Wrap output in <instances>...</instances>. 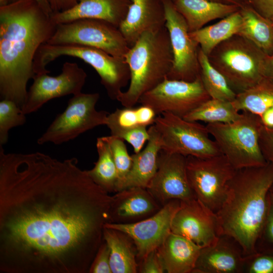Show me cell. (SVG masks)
I'll return each mask as SVG.
<instances>
[{"mask_svg":"<svg viewBox=\"0 0 273 273\" xmlns=\"http://www.w3.org/2000/svg\"><path fill=\"white\" fill-rule=\"evenodd\" d=\"M232 102L239 111H247L260 116L273 107V80L263 77L250 88L237 94Z\"/></svg>","mask_w":273,"mask_h":273,"instance_id":"29","label":"cell"},{"mask_svg":"<svg viewBox=\"0 0 273 273\" xmlns=\"http://www.w3.org/2000/svg\"><path fill=\"white\" fill-rule=\"evenodd\" d=\"M201 249L188 238L171 232L157 250L166 272L192 273Z\"/></svg>","mask_w":273,"mask_h":273,"instance_id":"23","label":"cell"},{"mask_svg":"<svg viewBox=\"0 0 273 273\" xmlns=\"http://www.w3.org/2000/svg\"><path fill=\"white\" fill-rule=\"evenodd\" d=\"M268 56L251 41L236 34L218 44L208 58L239 94L264 76Z\"/></svg>","mask_w":273,"mask_h":273,"instance_id":"6","label":"cell"},{"mask_svg":"<svg viewBox=\"0 0 273 273\" xmlns=\"http://www.w3.org/2000/svg\"><path fill=\"white\" fill-rule=\"evenodd\" d=\"M138 272H166L157 249L148 254L139 262Z\"/></svg>","mask_w":273,"mask_h":273,"instance_id":"38","label":"cell"},{"mask_svg":"<svg viewBox=\"0 0 273 273\" xmlns=\"http://www.w3.org/2000/svg\"><path fill=\"white\" fill-rule=\"evenodd\" d=\"M259 143L265 160L273 164V127L262 125L260 130Z\"/></svg>","mask_w":273,"mask_h":273,"instance_id":"40","label":"cell"},{"mask_svg":"<svg viewBox=\"0 0 273 273\" xmlns=\"http://www.w3.org/2000/svg\"><path fill=\"white\" fill-rule=\"evenodd\" d=\"M48 73L35 74L22 107L27 115L37 111L45 103L57 98L81 92L87 74L76 63L65 62L61 73L52 76Z\"/></svg>","mask_w":273,"mask_h":273,"instance_id":"14","label":"cell"},{"mask_svg":"<svg viewBox=\"0 0 273 273\" xmlns=\"http://www.w3.org/2000/svg\"><path fill=\"white\" fill-rule=\"evenodd\" d=\"M261 248L273 249V204L270 199L266 220L256 245V250Z\"/></svg>","mask_w":273,"mask_h":273,"instance_id":"39","label":"cell"},{"mask_svg":"<svg viewBox=\"0 0 273 273\" xmlns=\"http://www.w3.org/2000/svg\"><path fill=\"white\" fill-rule=\"evenodd\" d=\"M241 111L232 102L210 98L183 118L191 121L208 123H229L236 120Z\"/></svg>","mask_w":273,"mask_h":273,"instance_id":"31","label":"cell"},{"mask_svg":"<svg viewBox=\"0 0 273 273\" xmlns=\"http://www.w3.org/2000/svg\"><path fill=\"white\" fill-rule=\"evenodd\" d=\"M262 125L259 115L242 111L234 121L208 123L206 126L221 153L235 169H239L267 163L259 143Z\"/></svg>","mask_w":273,"mask_h":273,"instance_id":"7","label":"cell"},{"mask_svg":"<svg viewBox=\"0 0 273 273\" xmlns=\"http://www.w3.org/2000/svg\"><path fill=\"white\" fill-rule=\"evenodd\" d=\"M211 2L228 5H235L240 8L246 5L244 0H208Z\"/></svg>","mask_w":273,"mask_h":273,"instance_id":"45","label":"cell"},{"mask_svg":"<svg viewBox=\"0 0 273 273\" xmlns=\"http://www.w3.org/2000/svg\"><path fill=\"white\" fill-rule=\"evenodd\" d=\"M165 10V26L173 55L172 68L167 78L193 81L199 75V46L190 35L186 20L176 10L172 0H162Z\"/></svg>","mask_w":273,"mask_h":273,"instance_id":"13","label":"cell"},{"mask_svg":"<svg viewBox=\"0 0 273 273\" xmlns=\"http://www.w3.org/2000/svg\"><path fill=\"white\" fill-rule=\"evenodd\" d=\"M103 240L110 249V264L112 273H137L139 263L136 246L126 233L105 226Z\"/></svg>","mask_w":273,"mask_h":273,"instance_id":"25","label":"cell"},{"mask_svg":"<svg viewBox=\"0 0 273 273\" xmlns=\"http://www.w3.org/2000/svg\"><path fill=\"white\" fill-rule=\"evenodd\" d=\"M104 137L110 146L117 168L118 192L131 169L132 163L131 155L128 154L123 139L111 135Z\"/></svg>","mask_w":273,"mask_h":273,"instance_id":"34","label":"cell"},{"mask_svg":"<svg viewBox=\"0 0 273 273\" xmlns=\"http://www.w3.org/2000/svg\"><path fill=\"white\" fill-rule=\"evenodd\" d=\"M172 1H173V2H174L175 0H172Z\"/></svg>","mask_w":273,"mask_h":273,"instance_id":"48","label":"cell"},{"mask_svg":"<svg viewBox=\"0 0 273 273\" xmlns=\"http://www.w3.org/2000/svg\"><path fill=\"white\" fill-rule=\"evenodd\" d=\"M236 170L222 154L205 158L187 157L188 178L196 198L215 213Z\"/></svg>","mask_w":273,"mask_h":273,"instance_id":"11","label":"cell"},{"mask_svg":"<svg viewBox=\"0 0 273 273\" xmlns=\"http://www.w3.org/2000/svg\"><path fill=\"white\" fill-rule=\"evenodd\" d=\"M88 273H112L110 264V249L104 240L93 261Z\"/></svg>","mask_w":273,"mask_h":273,"instance_id":"37","label":"cell"},{"mask_svg":"<svg viewBox=\"0 0 273 273\" xmlns=\"http://www.w3.org/2000/svg\"><path fill=\"white\" fill-rule=\"evenodd\" d=\"M57 25L36 0H12L0 6L1 100H11L22 109L27 82L35 76V55Z\"/></svg>","mask_w":273,"mask_h":273,"instance_id":"2","label":"cell"},{"mask_svg":"<svg viewBox=\"0 0 273 273\" xmlns=\"http://www.w3.org/2000/svg\"><path fill=\"white\" fill-rule=\"evenodd\" d=\"M53 13L64 12L75 6L78 0H48Z\"/></svg>","mask_w":273,"mask_h":273,"instance_id":"42","label":"cell"},{"mask_svg":"<svg viewBox=\"0 0 273 273\" xmlns=\"http://www.w3.org/2000/svg\"><path fill=\"white\" fill-rule=\"evenodd\" d=\"M154 125L165 152L201 158L222 154L206 125L199 122L165 112L157 115Z\"/></svg>","mask_w":273,"mask_h":273,"instance_id":"8","label":"cell"},{"mask_svg":"<svg viewBox=\"0 0 273 273\" xmlns=\"http://www.w3.org/2000/svg\"><path fill=\"white\" fill-rule=\"evenodd\" d=\"M64 56L78 58L93 67L100 77L101 83L108 97L112 100H117L122 88L129 83L130 69L125 59L114 57L95 48L76 44H41L34 58L35 74L50 73L46 69L47 65Z\"/></svg>","mask_w":273,"mask_h":273,"instance_id":"5","label":"cell"},{"mask_svg":"<svg viewBox=\"0 0 273 273\" xmlns=\"http://www.w3.org/2000/svg\"><path fill=\"white\" fill-rule=\"evenodd\" d=\"M273 164L236 169L228 184L226 196L216 213L221 235L236 240L245 256L256 252L268 214Z\"/></svg>","mask_w":273,"mask_h":273,"instance_id":"3","label":"cell"},{"mask_svg":"<svg viewBox=\"0 0 273 273\" xmlns=\"http://www.w3.org/2000/svg\"><path fill=\"white\" fill-rule=\"evenodd\" d=\"M99 98L98 93L80 92L73 95L64 111L57 115L37 139V144L52 143L60 145L97 126L106 125L109 113L96 109Z\"/></svg>","mask_w":273,"mask_h":273,"instance_id":"9","label":"cell"},{"mask_svg":"<svg viewBox=\"0 0 273 273\" xmlns=\"http://www.w3.org/2000/svg\"><path fill=\"white\" fill-rule=\"evenodd\" d=\"M47 43L93 47L123 59L130 48L118 27L96 19H81L58 24L55 33Z\"/></svg>","mask_w":273,"mask_h":273,"instance_id":"10","label":"cell"},{"mask_svg":"<svg viewBox=\"0 0 273 273\" xmlns=\"http://www.w3.org/2000/svg\"><path fill=\"white\" fill-rule=\"evenodd\" d=\"M173 3L176 10L186 20L190 32L203 28L211 21L222 19L241 8L235 5L208 0H175Z\"/></svg>","mask_w":273,"mask_h":273,"instance_id":"24","label":"cell"},{"mask_svg":"<svg viewBox=\"0 0 273 273\" xmlns=\"http://www.w3.org/2000/svg\"><path fill=\"white\" fill-rule=\"evenodd\" d=\"M165 24L162 0H131L126 16L119 29L131 48L144 32L159 30Z\"/></svg>","mask_w":273,"mask_h":273,"instance_id":"20","label":"cell"},{"mask_svg":"<svg viewBox=\"0 0 273 273\" xmlns=\"http://www.w3.org/2000/svg\"><path fill=\"white\" fill-rule=\"evenodd\" d=\"M96 148L98 159L94 167L87 170L92 179L106 191H117L118 176L110 146L104 136L98 138Z\"/></svg>","mask_w":273,"mask_h":273,"instance_id":"30","label":"cell"},{"mask_svg":"<svg viewBox=\"0 0 273 273\" xmlns=\"http://www.w3.org/2000/svg\"><path fill=\"white\" fill-rule=\"evenodd\" d=\"M268 195L270 201L273 204V183L269 189Z\"/></svg>","mask_w":273,"mask_h":273,"instance_id":"46","label":"cell"},{"mask_svg":"<svg viewBox=\"0 0 273 273\" xmlns=\"http://www.w3.org/2000/svg\"><path fill=\"white\" fill-rule=\"evenodd\" d=\"M157 116L154 110L146 105L117 108L109 113L106 125L110 129L111 135L119 138L131 129L139 126L147 127L154 124Z\"/></svg>","mask_w":273,"mask_h":273,"instance_id":"28","label":"cell"},{"mask_svg":"<svg viewBox=\"0 0 273 273\" xmlns=\"http://www.w3.org/2000/svg\"><path fill=\"white\" fill-rule=\"evenodd\" d=\"M11 0H0L1 5L7 4Z\"/></svg>","mask_w":273,"mask_h":273,"instance_id":"47","label":"cell"},{"mask_svg":"<svg viewBox=\"0 0 273 273\" xmlns=\"http://www.w3.org/2000/svg\"><path fill=\"white\" fill-rule=\"evenodd\" d=\"M131 0H78L73 8L53 13L51 18L57 24L81 19H96L108 22L119 28L127 14Z\"/></svg>","mask_w":273,"mask_h":273,"instance_id":"21","label":"cell"},{"mask_svg":"<svg viewBox=\"0 0 273 273\" xmlns=\"http://www.w3.org/2000/svg\"><path fill=\"white\" fill-rule=\"evenodd\" d=\"M77 164L0 146V273H88L112 196Z\"/></svg>","mask_w":273,"mask_h":273,"instance_id":"1","label":"cell"},{"mask_svg":"<svg viewBox=\"0 0 273 273\" xmlns=\"http://www.w3.org/2000/svg\"><path fill=\"white\" fill-rule=\"evenodd\" d=\"M259 116L263 125L273 127V107L267 109Z\"/></svg>","mask_w":273,"mask_h":273,"instance_id":"43","label":"cell"},{"mask_svg":"<svg viewBox=\"0 0 273 273\" xmlns=\"http://www.w3.org/2000/svg\"><path fill=\"white\" fill-rule=\"evenodd\" d=\"M210 98L199 75L193 81L166 78L142 95L138 103L150 107L157 115L168 112L184 117Z\"/></svg>","mask_w":273,"mask_h":273,"instance_id":"12","label":"cell"},{"mask_svg":"<svg viewBox=\"0 0 273 273\" xmlns=\"http://www.w3.org/2000/svg\"><path fill=\"white\" fill-rule=\"evenodd\" d=\"M243 273H273V249H258L245 256Z\"/></svg>","mask_w":273,"mask_h":273,"instance_id":"35","label":"cell"},{"mask_svg":"<svg viewBox=\"0 0 273 273\" xmlns=\"http://www.w3.org/2000/svg\"><path fill=\"white\" fill-rule=\"evenodd\" d=\"M198 59L200 76L210 98L233 102L237 94L230 86L224 76L211 64L208 56L200 47Z\"/></svg>","mask_w":273,"mask_h":273,"instance_id":"32","label":"cell"},{"mask_svg":"<svg viewBox=\"0 0 273 273\" xmlns=\"http://www.w3.org/2000/svg\"><path fill=\"white\" fill-rule=\"evenodd\" d=\"M249 6L265 18L273 22V0H244Z\"/></svg>","mask_w":273,"mask_h":273,"instance_id":"41","label":"cell"},{"mask_svg":"<svg viewBox=\"0 0 273 273\" xmlns=\"http://www.w3.org/2000/svg\"><path fill=\"white\" fill-rule=\"evenodd\" d=\"M181 202L174 200L164 205L154 215L130 224L108 222L105 226L117 229L128 234L137 249L138 263L148 254L157 249L171 232L173 218Z\"/></svg>","mask_w":273,"mask_h":273,"instance_id":"16","label":"cell"},{"mask_svg":"<svg viewBox=\"0 0 273 273\" xmlns=\"http://www.w3.org/2000/svg\"><path fill=\"white\" fill-rule=\"evenodd\" d=\"M146 189L162 206L174 200L196 199L188 178L187 157L161 150L157 170Z\"/></svg>","mask_w":273,"mask_h":273,"instance_id":"15","label":"cell"},{"mask_svg":"<svg viewBox=\"0 0 273 273\" xmlns=\"http://www.w3.org/2000/svg\"><path fill=\"white\" fill-rule=\"evenodd\" d=\"M242 24L238 34L251 41L267 55L273 53V22L248 5L240 9Z\"/></svg>","mask_w":273,"mask_h":273,"instance_id":"26","label":"cell"},{"mask_svg":"<svg viewBox=\"0 0 273 273\" xmlns=\"http://www.w3.org/2000/svg\"><path fill=\"white\" fill-rule=\"evenodd\" d=\"M26 121V114L14 102L6 99L0 102V145H5L9 131L13 127L21 126Z\"/></svg>","mask_w":273,"mask_h":273,"instance_id":"33","label":"cell"},{"mask_svg":"<svg viewBox=\"0 0 273 273\" xmlns=\"http://www.w3.org/2000/svg\"><path fill=\"white\" fill-rule=\"evenodd\" d=\"M264 76L273 80V53L268 56Z\"/></svg>","mask_w":273,"mask_h":273,"instance_id":"44","label":"cell"},{"mask_svg":"<svg viewBox=\"0 0 273 273\" xmlns=\"http://www.w3.org/2000/svg\"><path fill=\"white\" fill-rule=\"evenodd\" d=\"M245 257L236 240L221 235L214 243L201 248L192 273H243Z\"/></svg>","mask_w":273,"mask_h":273,"instance_id":"18","label":"cell"},{"mask_svg":"<svg viewBox=\"0 0 273 273\" xmlns=\"http://www.w3.org/2000/svg\"><path fill=\"white\" fill-rule=\"evenodd\" d=\"M162 207L146 188H126L112 196L109 222L133 223L154 215Z\"/></svg>","mask_w":273,"mask_h":273,"instance_id":"19","label":"cell"},{"mask_svg":"<svg viewBox=\"0 0 273 273\" xmlns=\"http://www.w3.org/2000/svg\"><path fill=\"white\" fill-rule=\"evenodd\" d=\"M242 24L240 10L212 25L190 32L191 37L199 46L202 51L208 56L219 43L238 34Z\"/></svg>","mask_w":273,"mask_h":273,"instance_id":"27","label":"cell"},{"mask_svg":"<svg viewBox=\"0 0 273 273\" xmlns=\"http://www.w3.org/2000/svg\"><path fill=\"white\" fill-rule=\"evenodd\" d=\"M119 138L128 143L132 147L134 153H138L143 150L149 140L150 133L147 127L139 126L126 131Z\"/></svg>","mask_w":273,"mask_h":273,"instance_id":"36","label":"cell"},{"mask_svg":"<svg viewBox=\"0 0 273 273\" xmlns=\"http://www.w3.org/2000/svg\"><path fill=\"white\" fill-rule=\"evenodd\" d=\"M148 130L149 140L144 149L131 155V169L119 191L130 187L146 188L156 172L159 155L162 150V142L154 124L150 126Z\"/></svg>","mask_w":273,"mask_h":273,"instance_id":"22","label":"cell"},{"mask_svg":"<svg viewBox=\"0 0 273 273\" xmlns=\"http://www.w3.org/2000/svg\"><path fill=\"white\" fill-rule=\"evenodd\" d=\"M125 60L130 72L127 89L117 97L123 107H134L144 94L164 81L172 68L173 55L166 26L144 32L129 48Z\"/></svg>","mask_w":273,"mask_h":273,"instance_id":"4","label":"cell"},{"mask_svg":"<svg viewBox=\"0 0 273 273\" xmlns=\"http://www.w3.org/2000/svg\"><path fill=\"white\" fill-rule=\"evenodd\" d=\"M171 231L201 248L212 244L221 235L216 214L197 199L181 202L173 218Z\"/></svg>","mask_w":273,"mask_h":273,"instance_id":"17","label":"cell"}]
</instances>
